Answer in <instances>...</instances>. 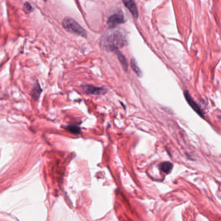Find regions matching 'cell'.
<instances>
[{
	"label": "cell",
	"instance_id": "obj_1",
	"mask_svg": "<svg viewBox=\"0 0 221 221\" xmlns=\"http://www.w3.org/2000/svg\"><path fill=\"white\" fill-rule=\"evenodd\" d=\"M125 36L119 31H109L102 36L100 44L102 48L108 51L116 52L119 49L127 45Z\"/></svg>",
	"mask_w": 221,
	"mask_h": 221
},
{
	"label": "cell",
	"instance_id": "obj_2",
	"mask_svg": "<svg viewBox=\"0 0 221 221\" xmlns=\"http://www.w3.org/2000/svg\"><path fill=\"white\" fill-rule=\"evenodd\" d=\"M62 25L65 30L70 33L78 34L84 38H87V34L86 30L74 19L66 17L63 20Z\"/></svg>",
	"mask_w": 221,
	"mask_h": 221
},
{
	"label": "cell",
	"instance_id": "obj_3",
	"mask_svg": "<svg viewBox=\"0 0 221 221\" xmlns=\"http://www.w3.org/2000/svg\"><path fill=\"white\" fill-rule=\"evenodd\" d=\"M124 22L125 19L122 13H118L114 14L109 17L108 20V25L110 28H114Z\"/></svg>",
	"mask_w": 221,
	"mask_h": 221
},
{
	"label": "cell",
	"instance_id": "obj_4",
	"mask_svg": "<svg viewBox=\"0 0 221 221\" xmlns=\"http://www.w3.org/2000/svg\"><path fill=\"white\" fill-rule=\"evenodd\" d=\"M84 92L87 94L102 95L106 92L107 90L104 88H100L91 85H85L82 86Z\"/></svg>",
	"mask_w": 221,
	"mask_h": 221
},
{
	"label": "cell",
	"instance_id": "obj_5",
	"mask_svg": "<svg viewBox=\"0 0 221 221\" xmlns=\"http://www.w3.org/2000/svg\"><path fill=\"white\" fill-rule=\"evenodd\" d=\"M184 96H185L187 102H188V104L190 105V106L192 108L195 110V111L199 115H200V116H202V117H204V115L202 110L200 109V108L199 107L198 105L194 101V100L192 99V97H191V95H189L188 91H185V92H184Z\"/></svg>",
	"mask_w": 221,
	"mask_h": 221
},
{
	"label": "cell",
	"instance_id": "obj_6",
	"mask_svg": "<svg viewBox=\"0 0 221 221\" xmlns=\"http://www.w3.org/2000/svg\"><path fill=\"white\" fill-rule=\"evenodd\" d=\"M123 3L135 18H138V11L134 0H123Z\"/></svg>",
	"mask_w": 221,
	"mask_h": 221
},
{
	"label": "cell",
	"instance_id": "obj_7",
	"mask_svg": "<svg viewBox=\"0 0 221 221\" xmlns=\"http://www.w3.org/2000/svg\"><path fill=\"white\" fill-rule=\"evenodd\" d=\"M173 167V165L169 161L163 162V163H161L159 165V167L160 170L166 174H169L171 171Z\"/></svg>",
	"mask_w": 221,
	"mask_h": 221
},
{
	"label": "cell",
	"instance_id": "obj_8",
	"mask_svg": "<svg viewBox=\"0 0 221 221\" xmlns=\"http://www.w3.org/2000/svg\"><path fill=\"white\" fill-rule=\"evenodd\" d=\"M115 53H116V55H117L118 60H120V62L121 63V64H122V68H123V70H124L125 71H127V68H128V64L127 62V60H126V58H125V56H123L122 53L119 52L118 51H116Z\"/></svg>",
	"mask_w": 221,
	"mask_h": 221
},
{
	"label": "cell",
	"instance_id": "obj_9",
	"mask_svg": "<svg viewBox=\"0 0 221 221\" xmlns=\"http://www.w3.org/2000/svg\"><path fill=\"white\" fill-rule=\"evenodd\" d=\"M68 131L71 132L72 134H80V132H81V129L78 126H76V125H68L66 127H65Z\"/></svg>",
	"mask_w": 221,
	"mask_h": 221
},
{
	"label": "cell",
	"instance_id": "obj_10",
	"mask_svg": "<svg viewBox=\"0 0 221 221\" xmlns=\"http://www.w3.org/2000/svg\"><path fill=\"white\" fill-rule=\"evenodd\" d=\"M42 89H41L40 85H39L38 84H37V85H36V86L33 88V90L32 91V96H33V97L35 98V99H38L40 94H41V93H42Z\"/></svg>",
	"mask_w": 221,
	"mask_h": 221
},
{
	"label": "cell",
	"instance_id": "obj_11",
	"mask_svg": "<svg viewBox=\"0 0 221 221\" xmlns=\"http://www.w3.org/2000/svg\"><path fill=\"white\" fill-rule=\"evenodd\" d=\"M131 68L133 69V70L135 72L136 74H137L138 76L139 77H141V72H140L139 68L138 67V66L137 64V63L135 62V60L134 58H132L131 60Z\"/></svg>",
	"mask_w": 221,
	"mask_h": 221
},
{
	"label": "cell",
	"instance_id": "obj_12",
	"mask_svg": "<svg viewBox=\"0 0 221 221\" xmlns=\"http://www.w3.org/2000/svg\"><path fill=\"white\" fill-rule=\"evenodd\" d=\"M23 11H25V13L27 14L31 13V12H33V7L31 6V4H29L28 2H27V3L23 5Z\"/></svg>",
	"mask_w": 221,
	"mask_h": 221
},
{
	"label": "cell",
	"instance_id": "obj_13",
	"mask_svg": "<svg viewBox=\"0 0 221 221\" xmlns=\"http://www.w3.org/2000/svg\"><path fill=\"white\" fill-rule=\"evenodd\" d=\"M45 1H47V0H45Z\"/></svg>",
	"mask_w": 221,
	"mask_h": 221
}]
</instances>
